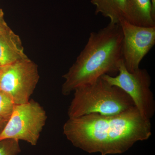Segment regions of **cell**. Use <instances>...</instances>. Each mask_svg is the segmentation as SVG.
<instances>
[{
	"label": "cell",
	"mask_w": 155,
	"mask_h": 155,
	"mask_svg": "<svg viewBox=\"0 0 155 155\" xmlns=\"http://www.w3.org/2000/svg\"><path fill=\"white\" fill-rule=\"evenodd\" d=\"M63 132L74 147L89 153L120 154L152 135L150 120L135 107L112 116L91 114L69 118Z\"/></svg>",
	"instance_id": "1"
},
{
	"label": "cell",
	"mask_w": 155,
	"mask_h": 155,
	"mask_svg": "<svg viewBox=\"0 0 155 155\" xmlns=\"http://www.w3.org/2000/svg\"><path fill=\"white\" fill-rule=\"evenodd\" d=\"M123 34L120 23H110L90 34L85 47L63 77L62 93L68 96L76 88L93 83L104 75L118 73L122 60Z\"/></svg>",
	"instance_id": "2"
},
{
	"label": "cell",
	"mask_w": 155,
	"mask_h": 155,
	"mask_svg": "<svg viewBox=\"0 0 155 155\" xmlns=\"http://www.w3.org/2000/svg\"><path fill=\"white\" fill-rule=\"evenodd\" d=\"M74 91V97L68 109L69 118L93 114L112 116L135 107L127 94L101 77Z\"/></svg>",
	"instance_id": "3"
},
{
	"label": "cell",
	"mask_w": 155,
	"mask_h": 155,
	"mask_svg": "<svg viewBox=\"0 0 155 155\" xmlns=\"http://www.w3.org/2000/svg\"><path fill=\"white\" fill-rule=\"evenodd\" d=\"M47 119L46 112L37 102L16 105L10 119L0 133V141L23 140L36 146Z\"/></svg>",
	"instance_id": "4"
},
{
	"label": "cell",
	"mask_w": 155,
	"mask_h": 155,
	"mask_svg": "<svg viewBox=\"0 0 155 155\" xmlns=\"http://www.w3.org/2000/svg\"><path fill=\"white\" fill-rule=\"evenodd\" d=\"M101 77L111 85L118 87L127 94L142 116L149 120L152 118L155 114V102L150 88L151 79L146 69L139 68L134 72H129L122 60L118 75H104Z\"/></svg>",
	"instance_id": "5"
},
{
	"label": "cell",
	"mask_w": 155,
	"mask_h": 155,
	"mask_svg": "<svg viewBox=\"0 0 155 155\" xmlns=\"http://www.w3.org/2000/svg\"><path fill=\"white\" fill-rule=\"evenodd\" d=\"M38 67L29 58L0 68V90L9 95L15 104L30 101L39 80Z\"/></svg>",
	"instance_id": "6"
},
{
	"label": "cell",
	"mask_w": 155,
	"mask_h": 155,
	"mask_svg": "<svg viewBox=\"0 0 155 155\" xmlns=\"http://www.w3.org/2000/svg\"><path fill=\"white\" fill-rule=\"evenodd\" d=\"M120 24L123 34L122 60L127 70L133 72L140 68L142 60L154 46L155 26H138L124 19Z\"/></svg>",
	"instance_id": "7"
},
{
	"label": "cell",
	"mask_w": 155,
	"mask_h": 155,
	"mask_svg": "<svg viewBox=\"0 0 155 155\" xmlns=\"http://www.w3.org/2000/svg\"><path fill=\"white\" fill-rule=\"evenodd\" d=\"M28 58L20 37L11 28L0 35V67L8 66Z\"/></svg>",
	"instance_id": "8"
},
{
	"label": "cell",
	"mask_w": 155,
	"mask_h": 155,
	"mask_svg": "<svg viewBox=\"0 0 155 155\" xmlns=\"http://www.w3.org/2000/svg\"><path fill=\"white\" fill-rule=\"evenodd\" d=\"M125 20L131 24L144 27H155L151 0H125Z\"/></svg>",
	"instance_id": "9"
},
{
	"label": "cell",
	"mask_w": 155,
	"mask_h": 155,
	"mask_svg": "<svg viewBox=\"0 0 155 155\" xmlns=\"http://www.w3.org/2000/svg\"><path fill=\"white\" fill-rule=\"evenodd\" d=\"M96 7L95 14H101L110 19V23L118 24L126 18L125 0H91Z\"/></svg>",
	"instance_id": "10"
},
{
	"label": "cell",
	"mask_w": 155,
	"mask_h": 155,
	"mask_svg": "<svg viewBox=\"0 0 155 155\" xmlns=\"http://www.w3.org/2000/svg\"><path fill=\"white\" fill-rule=\"evenodd\" d=\"M14 101L9 95L0 90V118L6 122L10 119L15 108Z\"/></svg>",
	"instance_id": "11"
},
{
	"label": "cell",
	"mask_w": 155,
	"mask_h": 155,
	"mask_svg": "<svg viewBox=\"0 0 155 155\" xmlns=\"http://www.w3.org/2000/svg\"><path fill=\"white\" fill-rule=\"evenodd\" d=\"M21 151L19 140L10 139L0 141V155H18Z\"/></svg>",
	"instance_id": "12"
},
{
	"label": "cell",
	"mask_w": 155,
	"mask_h": 155,
	"mask_svg": "<svg viewBox=\"0 0 155 155\" xmlns=\"http://www.w3.org/2000/svg\"><path fill=\"white\" fill-rule=\"evenodd\" d=\"M10 28L5 20L3 10L0 7V35L5 33Z\"/></svg>",
	"instance_id": "13"
},
{
	"label": "cell",
	"mask_w": 155,
	"mask_h": 155,
	"mask_svg": "<svg viewBox=\"0 0 155 155\" xmlns=\"http://www.w3.org/2000/svg\"><path fill=\"white\" fill-rule=\"evenodd\" d=\"M7 122H6V121L0 118V133L2 132L3 129H4V127H5Z\"/></svg>",
	"instance_id": "14"
},
{
	"label": "cell",
	"mask_w": 155,
	"mask_h": 155,
	"mask_svg": "<svg viewBox=\"0 0 155 155\" xmlns=\"http://www.w3.org/2000/svg\"><path fill=\"white\" fill-rule=\"evenodd\" d=\"M151 2L152 6L153 14L155 16V0H151Z\"/></svg>",
	"instance_id": "15"
},
{
	"label": "cell",
	"mask_w": 155,
	"mask_h": 155,
	"mask_svg": "<svg viewBox=\"0 0 155 155\" xmlns=\"http://www.w3.org/2000/svg\"><path fill=\"white\" fill-rule=\"evenodd\" d=\"M1 67H0V68H1Z\"/></svg>",
	"instance_id": "16"
}]
</instances>
